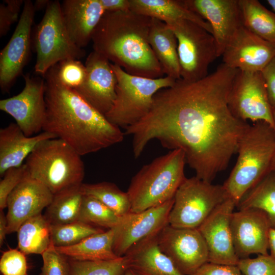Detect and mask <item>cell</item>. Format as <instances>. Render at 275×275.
<instances>
[{"mask_svg":"<svg viewBox=\"0 0 275 275\" xmlns=\"http://www.w3.org/2000/svg\"><path fill=\"white\" fill-rule=\"evenodd\" d=\"M41 256V275H68V258L58 252L52 244Z\"/></svg>","mask_w":275,"mask_h":275,"instance_id":"obj_38","label":"cell"},{"mask_svg":"<svg viewBox=\"0 0 275 275\" xmlns=\"http://www.w3.org/2000/svg\"><path fill=\"white\" fill-rule=\"evenodd\" d=\"M161 251L183 275H192L208 262L206 242L198 228H179L169 225L158 234Z\"/></svg>","mask_w":275,"mask_h":275,"instance_id":"obj_12","label":"cell"},{"mask_svg":"<svg viewBox=\"0 0 275 275\" xmlns=\"http://www.w3.org/2000/svg\"><path fill=\"white\" fill-rule=\"evenodd\" d=\"M25 255L20 250L9 249L4 252L0 259V271L3 275H27Z\"/></svg>","mask_w":275,"mask_h":275,"instance_id":"obj_39","label":"cell"},{"mask_svg":"<svg viewBox=\"0 0 275 275\" xmlns=\"http://www.w3.org/2000/svg\"><path fill=\"white\" fill-rule=\"evenodd\" d=\"M236 162L223 186L236 206L252 188L272 171L275 127L265 122L249 125L240 138Z\"/></svg>","mask_w":275,"mask_h":275,"instance_id":"obj_4","label":"cell"},{"mask_svg":"<svg viewBox=\"0 0 275 275\" xmlns=\"http://www.w3.org/2000/svg\"><path fill=\"white\" fill-rule=\"evenodd\" d=\"M8 233L6 215L3 211L0 212V246L3 244L6 235Z\"/></svg>","mask_w":275,"mask_h":275,"instance_id":"obj_45","label":"cell"},{"mask_svg":"<svg viewBox=\"0 0 275 275\" xmlns=\"http://www.w3.org/2000/svg\"><path fill=\"white\" fill-rule=\"evenodd\" d=\"M148 41L164 74L181 78L178 42L173 30L164 22L151 18Z\"/></svg>","mask_w":275,"mask_h":275,"instance_id":"obj_25","label":"cell"},{"mask_svg":"<svg viewBox=\"0 0 275 275\" xmlns=\"http://www.w3.org/2000/svg\"><path fill=\"white\" fill-rule=\"evenodd\" d=\"M130 10L165 23L180 20L192 21L212 34L210 24L187 8L182 0H130Z\"/></svg>","mask_w":275,"mask_h":275,"instance_id":"obj_26","label":"cell"},{"mask_svg":"<svg viewBox=\"0 0 275 275\" xmlns=\"http://www.w3.org/2000/svg\"><path fill=\"white\" fill-rule=\"evenodd\" d=\"M103 231L102 228L79 221L64 225H51V243L56 248L70 246Z\"/></svg>","mask_w":275,"mask_h":275,"instance_id":"obj_35","label":"cell"},{"mask_svg":"<svg viewBox=\"0 0 275 275\" xmlns=\"http://www.w3.org/2000/svg\"><path fill=\"white\" fill-rule=\"evenodd\" d=\"M273 118L275 124V109H272Z\"/></svg>","mask_w":275,"mask_h":275,"instance_id":"obj_50","label":"cell"},{"mask_svg":"<svg viewBox=\"0 0 275 275\" xmlns=\"http://www.w3.org/2000/svg\"><path fill=\"white\" fill-rule=\"evenodd\" d=\"M229 198L223 185H215L196 176L186 178L177 190L169 225L179 228H198Z\"/></svg>","mask_w":275,"mask_h":275,"instance_id":"obj_9","label":"cell"},{"mask_svg":"<svg viewBox=\"0 0 275 275\" xmlns=\"http://www.w3.org/2000/svg\"><path fill=\"white\" fill-rule=\"evenodd\" d=\"M270 255L275 259V229H270L269 235Z\"/></svg>","mask_w":275,"mask_h":275,"instance_id":"obj_46","label":"cell"},{"mask_svg":"<svg viewBox=\"0 0 275 275\" xmlns=\"http://www.w3.org/2000/svg\"><path fill=\"white\" fill-rule=\"evenodd\" d=\"M150 22L151 18L131 10L105 12L92 35L93 50L130 74L163 77L148 41Z\"/></svg>","mask_w":275,"mask_h":275,"instance_id":"obj_3","label":"cell"},{"mask_svg":"<svg viewBox=\"0 0 275 275\" xmlns=\"http://www.w3.org/2000/svg\"><path fill=\"white\" fill-rule=\"evenodd\" d=\"M57 137L48 132L26 136L18 125L11 123L0 129V175L9 169L21 166L40 142Z\"/></svg>","mask_w":275,"mask_h":275,"instance_id":"obj_23","label":"cell"},{"mask_svg":"<svg viewBox=\"0 0 275 275\" xmlns=\"http://www.w3.org/2000/svg\"><path fill=\"white\" fill-rule=\"evenodd\" d=\"M185 156L174 149L144 165L132 177L127 193L131 212H140L173 199L186 178Z\"/></svg>","mask_w":275,"mask_h":275,"instance_id":"obj_5","label":"cell"},{"mask_svg":"<svg viewBox=\"0 0 275 275\" xmlns=\"http://www.w3.org/2000/svg\"><path fill=\"white\" fill-rule=\"evenodd\" d=\"M238 210L256 209L266 215L271 229H275V171L267 174L241 199Z\"/></svg>","mask_w":275,"mask_h":275,"instance_id":"obj_31","label":"cell"},{"mask_svg":"<svg viewBox=\"0 0 275 275\" xmlns=\"http://www.w3.org/2000/svg\"><path fill=\"white\" fill-rule=\"evenodd\" d=\"M50 227L42 213L25 221L17 231L19 250L25 255H42L52 245Z\"/></svg>","mask_w":275,"mask_h":275,"instance_id":"obj_28","label":"cell"},{"mask_svg":"<svg viewBox=\"0 0 275 275\" xmlns=\"http://www.w3.org/2000/svg\"><path fill=\"white\" fill-rule=\"evenodd\" d=\"M272 171H275V156H274L273 163Z\"/></svg>","mask_w":275,"mask_h":275,"instance_id":"obj_51","label":"cell"},{"mask_svg":"<svg viewBox=\"0 0 275 275\" xmlns=\"http://www.w3.org/2000/svg\"><path fill=\"white\" fill-rule=\"evenodd\" d=\"M40 275H41V274H40Z\"/></svg>","mask_w":275,"mask_h":275,"instance_id":"obj_52","label":"cell"},{"mask_svg":"<svg viewBox=\"0 0 275 275\" xmlns=\"http://www.w3.org/2000/svg\"><path fill=\"white\" fill-rule=\"evenodd\" d=\"M222 56L223 63L230 68L261 72L275 57V44L263 39L242 25L230 39Z\"/></svg>","mask_w":275,"mask_h":275,"instance_id":"obj_18","label":"cell"},{"mask_svg":"<svg viewBox=\"0 0 275 275\" xmlns=\"http://www.w3.org/2000/svg\"><path fill=\"white\" fill-rule=\"evenodd\" d=\"M105 12H119L130 10V0H100Z\"/></svg>","mask_w":275,"mask_h":275,"instance_id":"obj_44","label":"cell"},{"mask_svg":"<svg viewBox=\"0 0 275 275\" xmlns=\"http://www.w3.org/2000/svg\"><path fill=\"white\" fill-rule=\"evenodd\" d=\"M57 76L64 86L76 90L84 82L86 67L79 60L67 59L55 65Z\"/></svg>","mask_w":275,"mask_h":275,"instance_id":"obj_36","label":"cell"},{"mask_svg":"<svg viewBox=\"0 0 275 275\" xmlns=\"http://www.w3.org/2000/svg\"><path fill=\"white\" fill-rule=\"evenodd\" d=\"M85 65L87 70L86 79L75 91L105 116L116 97L117 78L112 63L93 50L88 56Z\"/></svg>","mask_w":275,"mask_h":275,"instance_id":"obj_20","label":"cell"},{"mask_svg":"<svg viewBox=\"0 0 275 275\" xmlns=\"http://www.w3.org/2000/svg\"><path fill=\"white\" fill-rule=\"evenodd\" d=\"M121 218L98 200L84 195L78 221L96 227L108 230L116 227Z\"/></svg>","mask_w":275,"mask_h":275,"instance_id":"obj_33","label":"cell"},{"mask_svg":"<svg viewBox=\"0 0 275 275\" xmlns=\"http://www.w3.org/2000/svg\"><path fill=\"white\" fill-rule=\"evenodd\" d=\"M61 13L72 41L84 48L92 40L93 32L105 12L100 0H64Z\"/></svg>","mask_w":275,"mask_h":275,"instance_id":"obj_22","label":"cell"},{"mask_svg":"<svg viewBox=\"0 0 275 275\" xmlns=\"http://www.w3.org/2000/svg\"><path fill=\"white\" fill-rule=\"evenodd\" d=\"M24 164L29 175L53 195L83 183L85 166L81 155L58 138L39 143Z\"/></svg>","mask_w":275,"mask_h":275,"instance_id":"obj_6","label":"cell"},{"mask_svg":"<svg viewBox=\"0 0 275 275\" xmlns=\"http://www.w3.org/2000/svg\"><path fill=\"white\" fill-rule=\"evenodd\" d=\"M112 67L117 78L116 97L105 116L120 128L126 129L144 117L152 107L155 94L176 80L167 76L150 78L133 75L112 63Z\"/></svg>","mask_w":275,"mask_h":275,"instance_id":"obj_7","label":"cell"},{"mask_svg":"<svg viewBox=\"0 0 275 275\" xmlns=\"http://www.w3.org/2000/svg\"><path fill=\"white\" fill-rule=\"evenodd\" d=\"M185 6L211 25L217 47L222 56L228 42L243 25L239 0H182Z\"/></svg>","mask_w":275,"mask_h":275,"instance_id":"obj_19","label":"cell"},{"mask_svg":"<svg viewBox=\"0 0 275 275\" xmlns=\"http://www.w3.org/2000/svg\"><path fill=\"white\" fill-rule=\"evenodd\" d=\"M68 260V275H124L129 268L125 256L111 260Z\"/></svg>","mask_w":275,"mask_h":275,"instance_id":"obj_34","label":"cell"},{"mask_svg":"<svg viewBox=\"0 0 275 275\" xmlns=\"http://www.w3.org/2000/svg\"><path fill=\"white\" fill-rule=\"evenodd\" d=\"M267 2L275 12V0H267Z\"/></svg>","mask_w":275,"mask_h":275,"instance_id":"obj_49","label":"cell"},{"mask_svg":"<svg viewBox=\"0 0 275 275\" xmlns=\"http://www.w3.org/2000/svg\"><path fill=\"white\" fill-rule=\"evenodd\" d=\"M166 23L177 39L181 78L193 82L207 76L209 65L218 57L213 35L188 20Z\"/></svg>","mask_w":275,"mask_h":275,"instance_id":"obj_10","label":"cell"},{"mask_svg":"<svg viewBox=\"0 0 275 275\" xmlns=\"http://www.w3.org/2000/svg\"><path fill=\"white\" fill-rule=\"evenodd\" d=\"M35 10L33 2L24 1L16 27L8 43L0 52V87L9 93L29 60L32 26Z\"/></svg>","mask_w":275,"mask_h":275,"instance_id":"obj_15","label":"cell"},{"mask_svg":"<svg viewBox=\"0 0 275 275\" xmlns=\"http://www.w3.org/2000/svg\"><path fill=\"white\" fill-rule=\"evenodd\" d=\"M237 266L243 275H275V259L269 254L239 259Z\"/></svg>","mask_w":275,"mask_h":275,"instance_id":"obj_37","label":"cell"},{"mask_svg":"<svg viewBox=\"0 0 275 275\" xmlns=\"http://www.w3.org/2000/svg\"><path fill=\"white\" fill-rule=\"evenodd\" d=\"M81 188L84 195L98 200L119 216L130 212L131 202L127 192L122 191L113 183H82Z\"/></svg>","mask_w":275,"mask_h":275,"instance_id":"obj_32","label":"cell"},{"mask_svg":"<svg viewBox=\"0 0 275 275\" xmlns=\"http://www.w3.org/2000/svg\"><path fill=\"white\" fill-rule=\"evenodd\" d=\"M46 115L42 130L54 134L80 155L122 142L124 133L75 90L59 81L55 65L43 76Z\"/></svg>","mask_w":275,"mask_h":275,"instance_id":"obj_2","label":"cell"},{"mask_svg":"<svg viewBox=\"0 0 275 275\" xmlns=\"http://www.w3.org/2000/svg\"><path fill=\"white\" fill-rule=\"evenodd\" d=\"M243 25L249 31L275 44V13L257 0H239Z\"/></svg>","mask_w":275,"mask_h":275,"instance_id":"obj_30","label":"cell"},{"mask_svg":"<svg viewBox=\"0 0 275 275\" xmlns=\"http://www.w3.org/2000/svg\"><path fill=\"white\" fill-rule=\"evenodd\" d=\"M174 198L163 204L140 212H129L121 216L113 228V250L118 257L124 256L135 244L157 235L169 225L168 218Z\"/></svg>","mask_w":275,"mask_h":275,"instance_id":"obj_14","label":"cell"},{"mask_svg":"<svg viewBox=\"0 0 275 275\" xmlns=\"http://www.w3.org/2000/svg\"><path fill=\"white\" fill-rule=\"evenodd\" d=\"M157 235L138 242L127 252L124 256L129 268L139 275H183L160 249Z\"/></svg>","mask_w":275,"mask_h":275,"instance_id":"obj_24","label":"cell"},{"mask_svg":"<svg viewBox=\"0 0 275 275\" xmlns=\"http://www.w3.org/2000/svg\"><path fill=\"white\" fill-rule=\"evenodd\" d=\"M236 205L230 198L221 203L198 228L207 245L208 262L237 265L233 243L230 219Z\"/></svg>","mask_w":275,"mask_h":275,"instance_id":"obj_17","label":"cell"},{"mask_svg":"<svg viewBox=\"0 0 275 275\" xmlns=\"http://www.w3.org/2000/svg\"><path fill=\"white\" fill-rule=\"evenodd\" d=\"M192 275H243L237 265L207 262Z\"/></svg>","mask_w":275,"mask_h":275,"instance_id":"obj_42","label":"cell"},{"mask_svg":"<svg viewBox=\"0 0 275 275\" xmlns=\"http://www.w3.org/2000/svg\"><path fill=\"white\" fill-rule=\"evenodd\" d=\"M124 275H139L136 272H135L133 270L130 268H128L127 270L125 271Z\"/></svg>","mask_w":275,"mask_h":275,"instance_id":"obj_48","label":"cell"},{"mask_svg":"<svg viewBox=\"0 0 275 275\" xmlns=\"http://www.w3.org/2000/svg\"><path fill=\"white\" fill-rule=\"evenodd\" d=\"M50 1L48 0H36L33 3L35 11H39L44 8H46Z\"/></svg>","mask_w":275,"mask_h":275,"instance_id":"obj_47","label":"cell"},{"mask_svg":"<svg viewBox=\"0 0 275 275\" xmlns=\"http://www.w3.org/2000/svg\"><path fill=\"white\" fill-rule=\"evenodd\" d=\"M237 71L222 63L200 80L180 78L158 91L148 113L124 132L132 136L134 158L156 139L165 148L183 151L196 176L212 182L228 167L250 125L236 118L228 106Z\"/></svg>","mask_w":275,"mask_h":275,"instance_id":"obj_1","label":"cell"},{"mask_svg":"<svg viewBox=\"0 0 275 275\" xmlns=\"http://www.w3.org/2000/svg\"><path fill=\"white\" fill-rule=\"evenodd\" d=\"M228 106L239 120L265 122L275 127L261 72L238 70L229 92Z\"/></svg>","mask_w":275,"mask_h":275,"instance_id":"obj_11","label":"cell"},{"mask_svg":"<svg viewBox=\"0 0 275 275\" xmlns=\"http://www.w3.org/2000/svg\"><path fill=\"white\" fill-rule=\"evenodd\" d=\"M32 44L37 55L35 71L43 76L62 61L79 60L86 55L84 48L71 40L63 20L61 3L57 0L50 1L41 20L35 26Z\"/></svg>","mask_w":275,"mask_h":275,"instance_id":"obj_8","label":"cell"},{"mask_svg":"<svg viewBox=\"0 0 275 275\" xmlns=\"http://www.w3.org/2000/svg\"><path fill=\"white\" fill-rule=\"evenodd\" d=\"M269 103L275 109V57L261 71Z\"/></svg>","mask_w":275,"mask_h":275,"instance_id":"obj_43","label":"cell"},{"mask_svg":"<svg viewBox=\"0 0 275 275\" xmlns=\"http://www.w3.org/2000/svg\"><path fill=\"white\" fill-rule=\"evenodd\" d=\"M113 229L92 235L76 244L55 248L67 257L82 261H102L120 257L113 250Z\"/></svg>","mask_w":275,"mask_h":275,"instance_id":"obj_27","label":"cell"},{"mask_svg":"<svg viewBox=\"0 0 275 275\" xmlns=\"http://www.w3.org/2000/svg\"><path fill=\"white\" fill-rule=\"evenodd\" d=\"M27 173L25 164L8 169L0 181V210L7 207V201L9 195L21 182Z\"/></svg>","mask_w":275,"mask_h":275,"instance_id":"obj_40","label":"cell"},{"mask_svg":"<svg viewBox=\"0 0 275 275\" xmlns=\"http://www.w3.org/2000/svg\"><path fill=\"white\" fill-rule=\"evenodd\" d=\"M53 196L48 188L27 172L7 199L8 233L17 232L25 221L41 213L51 203Z\"/></svg>","mask_w":275,"mask_h":275,"instance_id":"obj_21","label":"cell"},{"mask_svg":"<svg viewBox=\"0 0 275 275\" xmlns=\"http://www.w3.org/2000/svg\"><path fill=\"white\" fill-rule=\"evenodd\" d=\"M23 90L18 94L0 100V109L10 115L27 136L42 130L46 115L44 78L23 75Z\"/></svg>","mask_w":275,"mask_h":275,"instance_id":"obj_13","label":"cell"},{"mask_svg":"<svg viewBox=\"0 0 275 275\" xmlns=\"http://www.w3.org/2000/svg\"><path fill=\"white\" fill-rule=\"evenodd\" d=\"M81 185L54 195L44 214L51 225L67 224L78 220L84 196Z\"/></svg>","mask_w":275,"mask_h":275,"instance_id":"obj_29","label":"cell"},{"mask_svg":"<svg viewBox=\"0 0 275 275\" xmlns=\"http://www.w3.org/2000/svg\"><path fill=\"white\" fill-rule=\"evenodd\" d=\"M24 0H4L0 4V37L5 36L11 26L18 21Z\"/></svg>","mask_w":275,"mask_h":275,"instance_id":"obj_41","label":"cell"},{"mask_svg":"<svg viewBox=\"0 0 275 275\" xmlns=\"http://www.w3.org/2000/svg\"><path fill=\"white\" fill-rule=\"evenodd\" d=\"M230 227L235 253L239 259L251 255H267L271 229L266 214L256 209L233 211Z\"/></svg>","mask_w":275,"mask_h":275,"instance_id":"obj_16","label":"cell"}]
</instances>
